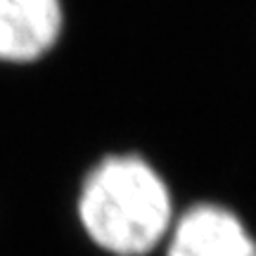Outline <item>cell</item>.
I'll use <instances>...</instances> for the list:
<instances>
[{"label": "cell", "mask_w": 256, "mask_h": 256, "mask_svg": "<svg viewBox=\"0 0 256 256\" xmlns=\"http://www.w3.org/2000/svg\"><path fill=\"white\" fill-rule=\"evenodd\" d=\"M76 214L92 244L112 256H147L174 226L164 176L140 154H110L83 178Z\"/></svg>", "instance_id": "cell-1"}, {"label": "cell", "mask_w": 256, "mask_h": 256, "mask_svg": "<svg viewBox=\"0 0 256 256\" xmlns=\"http://www.w3.org/2000/svg\"><path fill=\"white\" fill-rule=\"evenodd\" d=\"M164 256H256V240L235 211L200 202L176 216Z\"/></svg>", "instance_id": "cell-2"}, {"label": "cell", "mask_w": 256, "mask_h": 256, "mask_svg": "<svg viewBox=\"0 0 256 256\" xmlns=\"http://www.w3.org/2000/svg\"><path fill=\"white\" fill-rule=\"evenodd\" d=\"M62 31V0H0V62H36L60 43Z\"/></svg>", "instance_id": "cell-3"}]
</instances>
